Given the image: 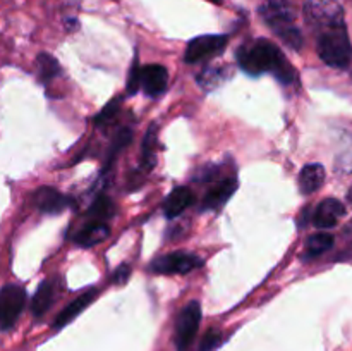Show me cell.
<instances>
[{"label":"cell","mask_w":352,"mask_h":351,"mask_svg":"<svg viewBox=\"0 0 352 351\" xmlns=\"http://www.w3.org/2000/svg\"><path fill=\"white\" fill-rule=\"evenodd\" d=\"M110 227L107 226V222H96V220H91L88 226L82 227L81 231L76 236V243L81 248H89L95 246V244L102 243L109 237Z\"/></svg>","instance_id":"9a60e30c"},{"label":"cell","mask_w":352,"mask_h":351,"mask_svg":"<svg viewBox=\"0 0 352 351\" xmlns=\"http://www.w3.org/2000/svg\"><path fill=\"white\" fill-rule=\"evenodd\" d=\"M316 50L320 58L330 67H347L352 61V43L346 24L323 28L316 31Z\"/></svg>","instance_id":"3957f363"},{"label":"cell","mask_w":352,"mask_h":351,"mask_svg":"<svg viewBox=\"0 0 352 351\" xmlns=\"http://www.w3.org/2000/svg\"><path fill=\"white\" fill-rule=\"evenodd\" d=\"M227 78H229V69L226 65H222V67H212L206 69L205 72H201L198 76V85L203 89H213L219 85H222Z\"/></svg>","instance_id":"ffe728a7"},{"label":"cell","mask_w":352,"mask_h":351,"mask_svg":"<svg viewBox=\"0 0 352 351\" xmlns=\"http://www.w3.org/2000/svg\"><path fill=\"white\" fill-rule=\"evenodd\" d=\"M52 299H54V282L43 281L34 292L33 301H31V312L34 317H43L47 310L50 308Z\"/></svg>","instance_id":"e0dca14e"},{"label":"cell","mask_w":352,"mask_h":351,"mask_svg":"<svg viewBox=\"0 0 352 351\" xmlns=\"http://www.w3.org/2000/svg\"><path fill=\"white\" fill-rule=\"evenodd\" d=\"M208 2H212V3H222V0H208Z\"/></svg>","instance_id":"4dcf8cb0"},{"label":"cell","mask_w":352,"mask_h":351,"mask_svg":"<svg viewBox=\"0 0 352 351\" xmlns=\"http://www.w3.org/2000/svg\"><path fill=\"white\" fill-rule=\"evenodd\" d=\"M325 182V169L320 164H309L305 165L299 174V188L305 195H311V193L318 191Z\"/></svg>","instance_id":"2e32d148"},{"label":"cell","mask_w":352,"mask_h":351,"mask_svg":"<svg viewBox=\"0 0 352 351\" xmlns=\"http://www.w3.org/2000/svg\"><path fill=\"white\" fill-rule=\"evenodd\" d=\"M220 343H222V332L217 329H210L206 330V334L203 336V341L201 344H199L198 351H212L215 350Z\"/></svg>","instance_id":"d4e9b609"},{"label":"cell","mask_w":352,"mask_h":351,"mask_svg":"<svg viewBox=\"0 0 352 351\" xmlns=\"http://www.w3.org/2000/svg\"><path fill=\"white\" fill-rule=\"evenodd\" d=\"M236 58L241 69L251 76L272 72L284 85H292L298 79V72L292 67L291 62L284 57L280 48L265 38L241 45L237 48Z\"/></svg>","instance_id":"6da1fadb"},{"label":"cell","mask_w":352,"mask_h":351,"mask_svg":"<svg viewBox=\"0 0 352 351\" xmlns=\"http://www.w3.org/2000/svg\"><path fill=\"white\" fill-rule=\"evenodd\" d=\"M113 215V203L107 196H98L88 210V217L96 222H105L107 219Z\"/></svg>","instance_id":"44dd1931"},{"label":"cell","mask_w":352,"mask_h":351,"mask_svg":"<svg viewBox=\"0 0 352 351\" xmlns=\"http://www.w3.org/2000/svg\"><path fill=\"white\" fill-rule=\"evenodd\" d=\"M347 198H349L351 202H352V186H351V189H349V195H347Z\"/></svg>","instance_id":"f546056e"},{"label":"cell","mask_w":352,"mask_h":351,"mask_svg":"<svg viewBox=\"0 0 352 351\" xmlns=\"http://www.w3.org/2000/svg\"><path fill=\"white\" fill-rule=\"evenodd\" d=\"M260 14L268 28L277 36H280L284 43H287L294 50L302 47L301 30L294 24L296 14L289 0H267L261 6Z\"/></svg>","instance_id":"7a4b0ae2"},{"label":"cell","mask_w":352,"mask_h":351,"mask_svg":"<svg viewBox=\"0 0 352 351\" xmlns=\"http://www.w3.org/2000/svg\"><path fill=\"white\" fill-rule=\"evenodd\" d=\"M195 203V195L189 188L181 186V188H175L170 195L167 196L164 203V213L168 219H174V217L181 215L186 209Z\"/></svg>","instance_id":"5bb4252c"},{"label":"cell","mask_w":352,"mask_h":351,"mask_svg":"<svg viewBox=\"0 0 352 351\" xmlns=\"http://www.w3.org/2000/svg\"><path fill=\"white\" fill-rule=\"evenodd\" d=\"M141 88V69L138 58H134L133 65H131L129 78H127V92L136 93Z\"/></svg>","instance_id":"484cf974"},{"label":"cell","mask_w":352,"mask_h":351,"mask_svg":"<svg viewBox=\"0 0 352 351\" xmlns=\"http://www.w3.org/2000/svg\"><path fill=\"white\" fill-rule=\"evenodd\" d=\"M34 203H36V209L40 212L55 215V213H60L67 209L69 198L62 195V193H58L55 188L43 186V188H40L34 193Z\"/></svg>","instance_id":"8fae6325"},{"label":"cell","mask_w":352,"mask_h":351,"mask_svg":"<svg viewBox=\"0 0 352 351\" xmlns=\"http://www.w3.org/2000/svg\"><path fill=\"white\" fill-rule=\"evenodd\" d=\"M117 112H119V100H110V102L103 107L102 112L95 117V124L96 126H103V124L110 123V120L116 117Z\"/></svg>","instance_id":"cb8c5ba5"},{"label":"cell","mask_w":352,"mask_h":351,"mask_svg":"<svg viewBox=\"0 0 352 351\" xmlns=\"http://www.w3.org/2000/svg\"><path fill=\"white\" fill-rule=\"evenodd\" d=\"M346 231H347V234H349V236L352 237V222L349 224V227H347V229H346Z\"/></svg>","instance_id":"f1b7e54d"},{"label":"cell","mask_w":352,"mask_h":351,"mask_svg":"<svg viewBox=\"0 0 352 351\" xmlns=\"http://www.w3.org/2000/svg\"><path fill=\"white\" fill-rule=\"evenodd\" d=\"M205 264L203 258L198 255L189 253V251H172V253L162 255L151 262L150 268L155 274H188L192 272L195 268H199Z\"/></svg>","instance_id":"8992f818"},{"label":"cell","mask_w":352,"mask_h":351,"mask_svg":"<svg viewBox=\"0 0 352 351\" xmlns=\"http://www.w3.org/2000/svg\"><path fill=\"white\" fill-rule=\"evenodd\" d=\"M26 305V291L17 284H6L0 288V329L14 327Z\"/></svg>","instance_id":"5b68a950"},{"label":"cell","mask_w":352,"mask_h":351,"mask_svg":"<svg viewBox=\"0 0 352 351\" xmlns=\"http://www.w3.org/2000/svg\"><path fill=\"white\" fill-rule=\"evenodd\" d=\"M337 171L340 172H352V147H347V150L340 151L337 157Z\"/></svg>","instance_id":"4316f807"},{"label":"cell","mask_w":352,"mask_h":351,"mask_svg":"<svg viewBox=\"0 0 352 351\" xmlns=\"http://www.w3.org/2000/svg\"><path fill=\"white\" fill-rule=\"evenodd\" d=\"M155 140H157V124L150 127L146 131V136H144V143H143V165L144 169L150 171L155 164Z\"/></svg>","instance_id":"603a6c76"},{"label":"cell","mask_w":352,"mask_h":351,"mask_svg":"<svg viewBox=\"0 0 352 351\" xmlns=\"http://www.w3.org/2000/svg\"><path fill=\"white\" fill-rule=\"evenodd\" d=\"M333 246V236L329 233H318L313 234L306 241V257L313 258L318 257V255L325 253L327 250Z\"/></svg>","instance_id":"ac0fdd59"},{"label":"cell","mask_w":352,"mask_h":351,"mask_svg":"<svg viewBox=\"0 0 352 351\" xmlns=\"http://www.w3.org/2000/svg\"><path fill=\"white\" fill-rule=\"evenodd\" d=\"M36 65H38V74H40L41 81H50V79L57 78L62 72L60 64L57 62V58L50 54H40L36 57Z\"/></svg>","instance_id":"d6986e66"},{"label":"cell","mask_w":352,"mask_h":351,"mask_svg":"<svg viewBox=\"0 0 352 351\" xmlns=\"http://www.w3.org/2000/svg\"><path fill=\"white\" fill-rule=\"evenodd\" d=\"M201 320V306L198 301H191L182 308L175 322V348L177 351H188L195 341Z\"/></svg>","instance_id":"52a82bcc"},{"label":"cell","mask_w":352,"mask_h":351,"mask_svg":"<svg viewBox=\"0 0 352 351\" xmlns=\"http://www.w3.org/2000/svg\"><path fill=\"white\" fill-rule=\"evenodd\" d=\"M96 296H98V289L91 288L88 289V291L82 292V295H79L76 299H72V301L57 315V319H55L54 322V329H62V327L67 326L69 322H72L82 310L88 308V306L95 301Z\"/></svg>","instance_id":"7c38bea8"},{"label":"cell","mask_w":352,"mask_h":351,"mask_svg":"<svg viewBox=\"0 0 352 351\" xmlns=\"http://www.w3.org/2000/svg\"><path fill=\"white\" fill-rule=\"evenodd\" d=\"M168 85V72L165 65L150 64L141 69V88L148 96H158Z\"/></svg>","instance_id":"30bf717a"},{"label":"cell","mask_w":352,"mask_h":351,"mask_svg":"<svg viewBox=\"0 0 352 351\" xmlns=\"http://www.w3.org/2000/svg\"><path fill=\"white\" fill-rule=\"evenodd\" d=\"M344 213H346V206L342 202L336 198H325L323 202H320V205L316 206L315 215H313V222L318 229H330V227L337 226L339 220L342 219Z\"/></svg>","instance_id":"9c48e42d"},{"label":"cell","mask_w":352,"mask_h":351,"mask_svg":"<svg viewBox=\"0 0 352 351\" xmlns=\"http://www.w3.org/2000/svg\"><path fill=\"white\" fill-rule=\"evenodd\" d=\"M237 189V179L229 178L223 181L217 182L212 189L205 195L201 203L203 210H219L220 206L226 205L227 200L236 193Z\"/></svg>","instance_id":"4fadbf2b"},{"label":"cell","mask_w":352,"mask_h":351,"mask_svg":"<svg viewBox=\"0 0 352 351\" xmlns=\"http://www.w3.org/2000/svg\"><path fill=\"white\" fill-rule=\"evenodd\" d=\"M131 138H133V131H131L129 127H124V129H120L119 133L116 134V138H113L112 145H110V148H109V157H107L105 169H110V165L116 162L117 155H119L120 151L127 147V145H129Z\"/></svg>","instance_id":"7402d4cb"},{"label":"cell","mask_w":352,"mask_h":351,"mask_svg":"<svg viewBox=\"0 0 352 351\" xmlns=\"http://www.w3.org/2000/svg\"><path fill=\"white\" fill-rule=\"evenodd\" d=\"M129 275H131L129 265L127 264L120 265V267L116 270V274H113V282H116V284H124V282H127Z\"/></svg>","instance_id":"83f0119b"},{"label":"cell","mask_w":352,"mask_h":351,"mask_svg":"<svg viewBox=\"0 0 352 351\" xmlns=\"http://www.w3.org/2000/svg\"><path fill=\"white\" fill-rule=\"evenodd\" d=\"M229 36L227 34H203L191 40L186 47L184 61L188 64H198V62L212 58L219 55L227 47Z\"/></svg>","instance_id":"ba28073f"},{"label":"cell","mask_w":352,"mask_h":351,"mask_svg":"<svg viewBox=\"0 0 352 351\" xmlns=\"http://www.w3.org/2000/svg\"><path fill=\"white\" fill-rule=\"evenodd\" d=\"M305 17L315 31L346 24L344 9L337 0H308L305 6Z\"/></svg>","instance_id":"277c9868"}]
</instances>
